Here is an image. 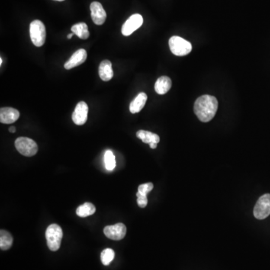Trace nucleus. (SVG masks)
Here are the masks:
<instances>
[{"label":"nucleus","mask_w":270,"mask_h":270,"mask_svg":"<svg viewBox=\"0 0 270 270\" xmlns=\"http://www.w3.org/2000/svg\"><path fill=\"white\" fill-rule=\"evenodd\" d=\"M14 145L17 150L24 156L31 157L37 153V143L29 137H18L14 142Z\"/></svg>","instance_id":"nucleus-5"},{"label":"nucleus","mask_w":270,"mask_h":270,"mask_svg":"<svg viewBox=\"0 0 270 270\" xmlns=\"http://www.w3.org/2000/svg\"><path fill=\"white\" fill-rule=\"evenodd\" d=\"M46 239H47V246L52 252H56L60 248L61 242H62V228L59 225L56 224L50 225L46 230Z\"/></svg>","instance_id":"nucleus-2"},{"label":"nucleus","mask_w":270,"mask_h":270,"mask_svg":"<svg viewBox=\"0 0 270 270\" xmlns=\"http://www.w3.org/2000/svg\"><path fill=\"white\" fill-rule=\"evenodd\" d=\"M171 87H172V81L171 78L167 76L160 77L155 82V92L159 95H165L171 90Z\"/></svg>","instance_id":"nucleus-13"},{"label":"nucleus","mask_w":270,"mask_h":270,"mask_svg":"<svg viewBox=\"0 0 270 270\" xmlns=\"http://www.w3.org/2000/svg\"><path fill=\"white\" fill-rule=\"evenodd\" d=\"M219 102L213 95H204L199 97L194 103V110L197 118L203 123L211 121L217 112Z\"/></svg>","instance_id":"nucleus-1"},{"label":"nucleus","mask_w":270,"mask_h":270,"mask_svg":"<svg viewBox=\"0 0 270 270\" xmlns=\"http://www.w3.org/2000/svg\"><path fill=\"white\" fill-rule=\"evenodd\" d=\"M54 1H58V2H62L64 0H54Z\"/></svg>","instance_id":"nucleus-28"},{"label":"nucleus","mask_w":270,"mask_h":270,"mask_svg":"<svg viewBox=\"0 0 270 270\" xmlns=\"http://www.w3.org/2000/svg\"><path fill=\"white\" fill-rule=\"evenodd\" d=\"M9 132H11V133H14V132H16L15 127H14V126H11V127L9 128Z\"/></svg>","instance_id":"nucleus-25"},{"label":"nucleus","mask_w":270,"mask_h":270,"mask_svg":"<svg viewBox=\"0 0 270 270\" xmlns=\"http://www.w3.org/2000/svg\"><path fill=\"white\" fill-rule=\"evenodd\" d=\"M95 213V207L91 203H85L80 206L76 210L77 215L79 217L85 218L92 216Z\"/></svg>","instance_id":"nucleus-19"},{"label":"nucleus","mask_w":270,"mask_h":270,"mask_svg":"<svg viewBox=\"0 0 270 270\" xmlns=\"http://www.w3.org/2000/svg\"><path fill=\"white\" fill-rule=\"evenodd\" d=\"M87 58V53L84 49H79L75 53H73L70 59L65 62L64 67L65 69H73L78 65H81L85 62Z\"/></svg>","instance_id":"nucleus-12"},{"label":"nucleus","mask_w":270,"mask_h":270,"mask_svg":"<svg viewBox=\"0 0 270 270\" xmlns=\"http://www.w3.org/2000/svg\"><path fill=\"white\" fill-rule=\"evenodd\" d=\"M270 215V194H265L260 197L254 208V216L262 220Z\"/></svg>","instance_id":"nucleus-6"},{"label":"nucleus","mask_w":270,"mask_h":270,"mask_svg":"<svg viewBox=\"0 0 270 270\" xmlns=\"http://www.w3.org/2000/svg\"><path fill=\"white\" fill-rule=\"evenodd\" d=\"M153 184L152 182H148V183L142 184L139 185L138 191L137 192L143 195H147L148 193L150 192L153 189Z\"/></svg>","instance_id":"nucleus-22"},{"label":"nucleus","mask_w":270,"mask_h":270,"mask_svg":"<svg viewBox=\"0 0 270 270\" xmlns=\"http://www.w3.org/2000/svg\"><path fill=\"white\" fill-rule=\"evenodd\" d=\"M98 74L102 81H109L114 77V71L112 69V63L109 60H104L100 64Z\"/></svg>","instance_id":"nucleus-14"},{"label":"nucleus","mask_w":270,"mask_h":270,"mask_svg":"<svg viewBox=\"0 0 270 270\" xmlns=\"http://www.w3.org/2000/svg\"><path fill=\"white\" fill-rule=\"evenodd\" d=\"M137 137L142 140L143 143H159L160 141V137L156 134L152 132H147V131L140 130L137 132Z\"/></svg>","instance_id":"nucleus-16"},{"label":"nucleus","mask_w":270,"mask_h":270,"mask_svg":"<svg viewBox=\"0 0 270 270\" xmlns=\"http://www.w3.org/2000/svg\"><path fill=\"white\" fill-rule=\"evenodd\" d=\"M104 165L107 171H113L116 167L115 155L111 150L106 151L104 154Z\"/></svg>","instance_id":"nucleus-20"},{"label":"nucleus","mask_w":270,"mask_h":270,"mask_svg":"<svg viewBox=\"0 0 270 270\" xmlns=\"http://www.w3.org/2000/svg\"><path fill=\"white\" fill-rule=\"evenodd\" d=\"M91 17L92 21L96 25H102L107 18V14L102 5L98 2H93L90 5Z\"/></svg>","instance_id":"nucleus-10"},{"label":"nucleus","mask_w":270,"mask_h":270,"mask_svg":"<svg viewBox=\"0 0 270 270\" xmlns=\"http://www.w3.org/2000/svg\"><path fill=\"white\" fill-rule=\"evenodd\" d=\"M146 101H147V95H146V94L144 93V92H140L132 101L130 106H129V110H130L131 113L133 114L139 113L144 107Z\"/></svg>","instance_id":"nucleus-15"},{"label":"nucleus","mask_w":270,"mask_h":270,"mask_svg":"<svg viewBox=\"0 0 270 270\" xmlns=\"http://www.w3.org/2000/svg\"><path fill=\"white\" fill-rule=\"evenodd\" d=\"M137 204L140 208H144L146 207L148 204L147 195H143V194L137 193Z\"/></svg>","instance_id":"nucleus-23"},{"label":"nucleus","mask_w":270,"mask_h":270,"mask_svg":"<svg viewBox=\"0 0 270 270\" xmlns=\"http://www.w3.org/2000/svg\"><path fill=\"white\" fill-rule=\"evenodd\" d=\"M2 58H0V65H2Z\"/></svg>","instance_id":"nucleus-27"},{"label":"nucleus","mask_w":270,"mask_h":270,"mask_svg":"<svg viewBox=\"0 0 270 270\" xmlns=\"http://www.w3.org/2000/svg\"><path fill=\"white\" fill-rule=\"evenodd\" d=\"M115 257L114 251L111 249H106L101 252V260L104 266H108Z\"/></svg>","instance_id":"nucleus-21"},{"label":"nucleus","mask_w":270,"mask_h":270,"mask_svg":"<svg viewBox=\"0 0 270 270\" xmlns=\"http://www.w3.org/2000/svg\"><path fill=\"white\" fill-rule=\"evenodd\" d=\"M104 233L109 239L113 240H121L126 236V227L123 223L110 225L104 228Z\"/></svg>","instance_id":"nucleus-8"},{"label":"nucleus","mask_w":270,"mask_h":270,"mask_svg":"<svg viewBox=\"0 0 270 270\" xmlns=\"http://www.w3.org/2000/svg\"><path fill=\"white\" fill-rule=\"evenodd\" d=\"M30 34L32 42L36 47L43 46L46 40V29L41 20L32 22L30 27Z\"/></svg>","instance_id":"nucleus-4"},{"label":"nucleus","mask_w":270,"mask_h":270,"mask_svg":"<svg viewBox=\"0 0 270 270\" xmlns=\"http://www.w3.org/2000/svg\"><path fill=\"white\" fill-rule=\"evenodd\" d=\"M13 244V237L11 233L6 230H0V249L2 250H8Z\"/></svg>","instance_id":"nucleus-18"},{"label":"nucleus","mask_w":270,"mask_h":270,"mask_svg":"<svg viewBox=\"0 0 270 270\" xmlns=\"http://www.w3.org/2000/svg\"><path fill=\"white\" fill-rule=\"evenodd\" d=\"M74 34L78 36L80 39H85L90 37V32L88 30V27L85 23H79V24H75L71 29Z\"/></svg>","instance_id":"nucleus-17"},{"label":"nucleus","mask_w":270,"mask_h":270,"mask_svg":"<svg viewBox=\"0 0 270 270\" xmlns=\"http://www.w3.org/2000/svg\"><path fill=\"white\" fill-rule=\"evenodd\" d=\"M143 19L140 14H135L131 16L122 27V33L123 36H129L134 32L138 30L143 25Z\"/></svg>","instance_id":"nucleus-7"},{"label":"nucleus","mask_w":270,"mask_h":270,"mask_svg":"<svg viewBox=\"0 0 270 270\" xmlns=\"http://www.w3.org/2000/svg\"><path fill=\"white\" fill-rule=\"evenodd\" d=\"M169 47L172 53L178 56H186L192 50L191 44L180 36H173L170 39Z\"/></svg>","instance_id":"nucleus-3"},{"label":"nucleus","mask_w":270,"mask_h":270,"mask_svg":"<svg viewBox=\"0 0 270 270\" xmlns=\"http://www.w3.org/2000/svg\"><path fill=\"white\" fill-rule=\"evenodd\" d=\"M74 35H75V34H74L73 33H71V34L68 35V36H67V38H68V39H72V36H73Z\"/></svg>","instance_id":"nucleus-26"},{"label":"nucleus","mask_w":270,"mask_h":270,"mask_svg":"<svg viewBox=\"0 0 270 270\" xmlns=\"http://www.w3.org/2000/svg\"><path fill=\"white\" fill-rule=\"evenodd\" d=\"M89 107L87 103L80 101L75 107V111L72 114V120L78 126L85 124L88 118Z\"/></svg>","instance_id":"nucleus-9"},{"label":"nucleus","mask_w":270,"mask_h":270,"mask_svg":"<svg viewBox=\"0 0 270 270\" xmlns=\"http://www.w3.org/2000/svg\"><path fill=\"white\" fill-rule=\"evenodd\" d=\"M20 117L18 110L12 107H2L0 109V122L4 124H12Z\"/></svg>","instance_id":"nucleus-11"},{"label":"nucleus","mask_w":270,"mask_h":270,"mask_svg":"<svg viewBox=\"0 0 270 270\" xmlns=\"http://www.w3.org/2000/svg\"><path fill=\"white\" fill-rule=\"evenodd\" d=\"M149 146H150V148H152V149H155V148L157 147V145H158V143H149Z\"/></svg>","instance_id":"nucleus-24"}]
</instances>
